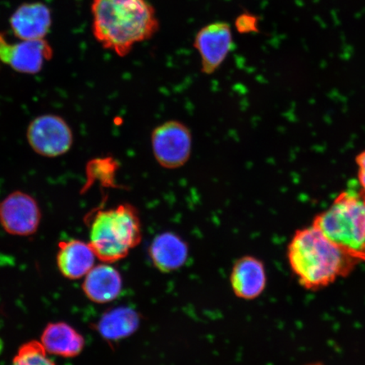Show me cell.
<instances>
[{
	"instance_id": "cell-1",
	"label": "cell",
	"mask_w": 365,
	"mask_h": 365,
	"mask_svg": "<svg viewBox=\"0 0 365 365\" xmlns=\"http://www.w3.org/2000/svg\"><path fill=\"white\" fill-rule=\"evenodd\" d=\"M91 9L94 38L120 57L152 38L160 29L156 11L148 0H93Z\"/></svg>"
},
{
	"instance_id": "cell-2",
	"label": "cell",
	"mask_w": 365,
	"mask_h": 365,
	"mask_svg": "<svg viewBox=\"0 0 365 365\" xmlns=\"http://www.w3.org/2000/svg\"><path fill=\"white\" fill-rule=\"evenodd\" d=\"M287 257L299 284L309 291L322 289L349 276L360 263L313 225L296 231Z\"/></svg>"
},
{
	"instance_id": "cell-3",
	"label": "cell",
	"mask_w": 365,
	"mask_h": 365,
	"mask_svg": "<svg viewBox=\"0 0 365 365\" xmlns=\"http://www.w3.org/2000/svg\"><path fill=\"white\" fill-rule=\"evenodd\" d=\"M312 225L350 257L365 262V191L360 187L337 195Z\"/></svg>"
},
{
	"instance_id": "cell-4",
	"label": "cell",
	"mask_w": 365,
	"mask_h": 365,
	"mask_svg": "<svg viewBox=\"0 0 365 365\" xmlns=\"http://www.w3.org/2000/svg\"><path fill=\"white\" fill-rule=\"evenodd\" d=\"M141 239L139 213L130 204L101 210L91 220L89 244L100 261L105 263L124 259Z\"/></svg>"
},
{
	"instance_id": "cell-5",
	"label": "cell",
	"mask_w": 365,
	"mask_h": 365,
	"mask_svg": "<svg viewBox=\"0 0 365 365\" xmlns=\"http://www.w3.org/2000/svg\"><path fill=\"white\" fill-rule=\"evenodd\" d=\"M152 148L160 166L176 170L189 161L192 150V135L180 121L170 120L159 125L153 131Z\"/></svg>"
},
{
	"instance_id": "cell-6",
	"label": "cell",
	"mask_w": 365,
	"mask_h": 365,
	"mask_svg": "<svg viewBox=\"0 0 365 365\" xmlns=\"http://www.w3.org/2000/svg\"><path fill=\"white\" fill-rule=\"evenodd\" d=\"M27 140L36 153L56 158L71 148L73 133L61 117L45 114L31 121L27 129Z\"/></svg>"
},
{
	"instance_id": "cell-7",
	"label": "cell",
	"mask_w": 365,
	"mask_h": 365,
	"mask_svg": "<svg viewBox=\"0 0 365 365\" xmlns=\"http://www.w3.org/2000/svg\"><path fill=\"white\" fill-rule=\"evenodd\" d=\"M234 46L231 26L225 21L212 22L200 29L194 40L205 74L212 75L221 67Z\"/></svg>"
},
{
	"instance_id": "cell-8",
	"label": "cell",
	"mask_w": 365,
	"mask_h": 365,
	"mask_svg": "<svg viewBox=\"0 0 365 365\" xmlns=\"http://www.w3.org/2000/svg\"><path fill=\"white\" fill-rule=\"evenodd\" d=\"M41 212L36 200L21 191L9 195L0 203V225L9 234L29 236L38 230Z\"/></svg>"
},
{
	"instance_id": "cell-9",
	"label": "cell",
	"mask_w": 365,
	"mask_h": 365,
	"mask_svg": "<svg viewBox=\"0 0 365 365\" xmlns=\"http://www.w3.org/2000/svg\"><path fill=\"white\" fill-rule=\"evenodd\" d=\"M52 56V47L44 39L12 44L0 34V61L23 74H36Z\"/></svg>"
},
{
	"instance_id": "cell-10",
	"label": "cell",
	"mask_w": 365,
	"mask_h": 365,
	"mask_svg": "<svg viewBox=\"0 0 365 365\" xmlns=\"http://www.w3.org/2000/svg\"><path fill=\"white\" fill-rule=\"evenodd\" d=\"M10 24L14 34L21 41L44 39L51 29V11L43 3L23 4L12 14Z\"/></svg>"
},
{
	"instance_id": "cell-11",
	"label": "cell",
	"mask_w": 365,
	"mask_h": 365,
	"mask_svg": "<svg viewBox=\"0 0 365 365\" xmlns=\"http://www.w3.org/2000/svg\"><path fill=\"white\" fill-rule=\"evenodd\" d=\"M232 290L240 299L258 298L267 285V273L262 262L253 257H242L235 263L230 275Z\"/></svg>"
},
{
	"instance_id": "cell-12",
	"label": "cell",
	"mask_w": 365,
	"mask_h": 365,
	"mask_svg": "<svg viewBox=\"0 0 365 365\" xmlns=\"http://www.w3.org/2000/svg\"><path fill=\"white\" fill-rule=\"evenodd\" d=\"M58 247V267L68 279H80L95 267L98 257L89 243L72 240L61 242Z\"/></svg>"
},
{
	"instance_id": "cell-13",
	"label": "cell",
	"mask_w": 365,
	"mask_h": 365,
	"mask_svg": "<svg viewBox=\"0 0 365 365\" xmlns=\"http://www.w3.org/2000/svg\"><path fill=\"white\" fill-rule=\"evenodd\" d=\"M122 287L120 272L107 264L91 269L82 285L88 298L98 304H106L115 299L120 294Z\"/></svg>"
},
{
	"instance_id": "cell-14",
	"label": "cell",
	"mask_w": 365,
	"mask_h": 365,
	"mask_svg": "<svg viewBox=\"0 0 365 365\" xmlns=\"http://www.w3.org/2000/svg\"><path fill=\"white\" fill-rule=\"evenodd\" d=\"M42 341L46 352L73 358L83 350L85 341L78 331L66 323L49 324L43 332Z\"/></svg>"
},
{
	"instance_id": "cell-15",
	"label": "cell",
	"mask_w": 365,
	"mask_h": 365,
	"mask_svg": "<svg viewBox=\"0 0 365 365\" xmlns=\"http://www.w3.org/2000/svg\"><path fill=\"white\" fill-rule=\"evenodd\" d=\"M149 253L160 271L172 272L184 264L188 257V247L179 236L164 232L153 240Z\"/></svg>"
},
{
	"instance_id": "cell-16",
	"label": "cell",
	"mask_w": 365,
	"mask_h": 365,
	"mask_svg": "<svg viewBox=\"0 0 365 365\" xmlns=\"http://www.w3.org/2000/svg\"><path fill=\"white\" fill-rule=\"evenodd\" d=\"M138 324L139 318L133 310L120 308L104 314L98 329L104 339L118 340L130 335Z\"/></svg>"
},
{
	"instance_id": "cell-17",
	"label": "cell",
	"mask_w": 365,
	"mask_h": 365,
	"mask_svg": "<svg viewBox=\"0 0 365 365\" xmlns=\"http://www.w3.org/2000/svg\"><path fill=\"white\" fill-rule=\"evenodd\" d=\"M118 165L111 158L95 159L88 163V185L94 181H99L104 187H114Z\"/></svg>"
},
{
	"instance_id": "cell-18",
	"label": "cell",
	"mask_w": 365,
	"mask_h": 365,
	"mask_svg": "<svg viewBox=\"0 0 365 365\" xmlns=\"http://www.w3.org/2000/svg\"><path fill=\"white\" fill-rule=\"evenodd\" d=\"M12 365H56L48 357L43 346L41 342L33 341L21 346Z\"/></svg>"
},
{
	"instance_id": "cell-19",
	"label": "cell",
	"mask_w": 365,
	"mask_h": 365,
	"mask_svg": "<svg viewBox=\"0 0 365 365\" xmlns=\"http://www.w3.org/2000/svg\"><path fill=\"white\" fill-rule=\"evenodd\" d=\"M235 26L240 34L255 33L258 29L257 18L250 14H242L237 18Z\"/></svg>"
},
{
	"instance_id": "cell-20",
	"label": "cell",
	"mask_w": 365,
	"mask_h": 365,
	"mask_svg": "<svg viewBox=\"0 0 365 365\" xmlns=\"http://www.w3.org/2000/svg\"><path fill=\"white\" fill-rule=\"evenodd\" d=\"M358 166V179L360 188L365 191V150L356 158Z\"/></svg>"
},
{
	"instance_id": "cell-21",
	"label": "cell",
	"mask_w": 365,
	"mask_h": 365,
	"mask_svg": "<svg viewBox=\"0 0 365 365\" xmlns=\"http://www.w3.org/2000/svg\"><path fill=\"white\" fill-rule=\"evenodd\" d=\"M307 365H324V364H322V363H313V364H307Z\"/></svg>"
}]
</instances>
